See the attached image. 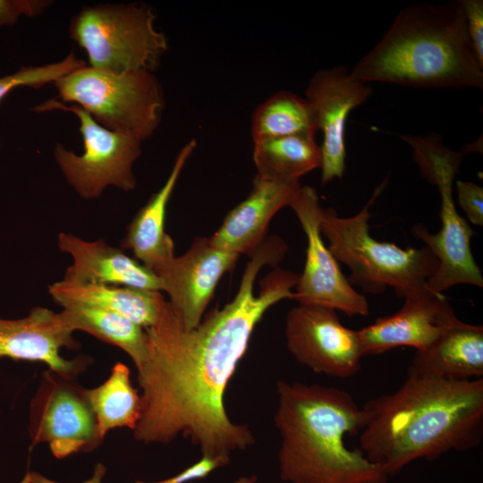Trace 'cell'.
<instances>
[{"label":"cell","mask_w":483,"mask_h":483,"mask_svg":"<svg viewBox=\"0 0 483 483\" xmlns=\"http://www.w3.org/2000/svg\"><path fill=\"white\" fill-rule=\"evenodd\" d=\"M360 451L389 477L411 462L472 449L483 438V378L408 373L394 393L361 407Z\"/></svg>","instance_id":"obj_2"},{"label":"cell","mask_w":483,"mask_h":483,"mask_svg":"<svg viewBox=\"0 0 483 483\" xmlns=\"http://www.w3.org/2000/svg\"><path fill=\"white\" fill-rule=\"evenodd\" d=\"M284 335L291 354L315 373L345 379L360 369L358 331L343 325L334 309L299 304L286 315Z\"/></svg>","instance_id":"obj_11"},{"label":"cell","mask_w":483,"mask_h":483,"mask_svg":"<svg viewBox=\"0 0 483 483\" xmlns=\"http://www.w3.org/2000/svg\"><path fill=\"white\" fill-rule=\"evenodd\" d=\"M61 110L75 114L83 140L82 155H76L57 143L54 157L72 189L84 199H97L108 186L123 191L136 188L133 165L141 155L139 139L99 123L80 106L50 98L35 106L38 113Z\"/></svg>","instance_id":"obj_8"},{"label":"cell","mask_w":483,"mask_h":483,"mask_svg":"<svg viewBox=\"0 0 483 483\" xmlns=\"http://www.w3.org/2000/svg\"><path fill=\"white\" fill-rule=\"evenodd\" d=\"M300 181H282L256 174L248 197L225 217L218 230L209 237L221 250L251 258L266 239L273 216L289 207L301 187Z\"/></svg>","instance_id":"obj_17"},{"label":"cell","mask_w":483,"mask_h":483,"mask_svg":"<svg viewBox=\"0 0 483 483\" xmlns=\"http://www.w3.org/2000/svg\"><path fill=\"white\" fill-rule=\"evenodd\" d=\"M408 373L454 381L483 378V326L457 318L430 346L416 351Z\"/></svg>","instance_id":"obj_20"},{"label":"cell","mask_w":483,"mask_h":483,"mask_svg":"<svg viewBox=\"0 0 483 483\" xmlns=\"http://www.w3.org/2000/svg\"><path fill=\"white\" fill-rule=\"evenodd\" d=\"M54 85L61 102L77 105L101 126L141 141L155 133L163 117L164 91L152 72L114 73L86 65Z\"/></svg>","instance_id":"obj_7"},{"label":"cell","mask_w":483,"mask_h":483,"mask_svg":"<svg viewBox=\"0 0 483 483\" xmlns=\"http://www.w3.org/2000/svg\"><path fill=\"white\" fill-rule=\"evenodd\" d=\"M63 318L74 332L84 331L98 340L114 345L133 361L135 368L145 353V329L129 318L97 307L66 303L62 305Z\"/></svg>","instance_id":"obj_23"},{"label":"cell","mask_w":483,"mask_h":483,"mask_svg":"<svg viewBox=\"0 0 483 483\" xmlns=\"http://www.w3.org/2000/svg\"><path fill=\"white\" fill-rule=\"evenodd\" d=\"M318 132L311 107L305 97L282 90L275 93L253 112L250 134L253 142L265 139Z\"/></svg>","instance_id":"obj_25"},{"label":"cell","mask_w":483,"mask_h":483,"mask_svg":"<svg viewBox=\"0 0 483 483\" xmlns=\"http://www.w3.org/2000/svg\"><path fill=\"white\" fill-rule=\"evenodd\" d=\"M458 204L475 225H483V188L475 182L458 180L455 182Z\"/></svg>","instance_id":"obj_28"},{"label":"cell","mask_w":483,"mask_h":483,"mask_svg":"<svg viewBox=\"0 0 483 483\" xmlns=\"http://www.w3.org/2000/svg\"><path fill=\"white\" fill-rule=\"evenodd\" d=\"M351 74L367 84L483 88V68L469 39L461 0L401 10Z\"/></svg>","instance_id":"obj_4"},{"label":"cell","mask_w":483,"mask_h":483,"mask_svg":"<svg viewBox=\"0 0 483 483\" xmlns=\"http://www.w3.org/2000/svg\"><path fill=\"white\" fill-rule=\"evenodd\" d=\"M88 396L102 440L112 429L135 428L140 415L141 401L139 391L131 384L128 366L116 362L101 385L88 389Z\"/></svg>","instance_id":"obj_24"},{"label":"cell","mask_w":483,"mask_h":483,"mask_svg":"<svg viewBox=\"0 0 483 483\" xmlns=\"http://www.w3.org/2000/svg\"><path fill=\"white\" fill-rule=\"evenodd\" d=\"M48 293L60 306L76 303L97 307L120 314L144 329L156 323L166 301L159 291L64 279L50 284Z\"/></svg>","instance_id":"obj_21"},{"label":"cell","mask_w":483,"mask_h":483,"mask_svg":"<svg viewBox=\"0 0 483 483\" xmlns=\"http://www.w3.org/2000/svg\"><path fill=\"white\" fill-rule=\"evenodd\" d=\"M372 88L343 66L318 71L305 90L318 131L323 132L321 184L342 179L345 171V125L348 115L367 101Z\"/></svg>","instance_id":"obj_12"},{"label":"cell","mask_w":483,"mask_h":483,"mask_svg":"<svg viewBox=\"0 0 483 483\" xmlns=\"http://www.w3.org/2000/svg\"><path fill=\"white\" fill-rule=\"evenodd\" d=\"M239 255L218 249L209 238H197L190 249L157 274L162 291L186 328L202 320L218 282L231 270Z\"/></svg>","instance_id":"obj_13"},{"label":"cell","mask_w":483,"mask_h":483,"mask_svg":"<svg viewBox=\"0 0 483 483\" xmlns=\"http://www.w3.org/2000/svg\"><path fill=\"white\" fill-rule=\"evenodd\" d=\"M453 182L437 186L441 196V229L431 233L422 224L412 227L413 236L422 241L437 260L434 274L426 283V288L435 293H444L458 284L483 286L481 269L470 249L474 231L456 210Z\"/></svg>","instance_id":"obj_16"},{"label":"cell","mask_w":483,"mask_h":483,"mask_svg":"<svg viewBox=\"0 0 483 483\" xmlns=\"http://www.w3.org/2000/svg\"><path fill=\"white\" fill-rule=\"evenodd\" d=\"M51 4L48 0H0V27L14 25L23 16H38Z\"/></svg>","instance_id":"obj_30"},{"label":"cell","mask_w":483,"mask_h":483,"mask_svg":"<svg viewBox=\"0 0 483 483\" xmlns=\"http://www.w3.org/2000/svg\"><path fill=\"white\" fill-rule=\"evenodd\" d=\"M155 21L146 4L85 5L72 18L69 35L85 51L92 69L153 72L168 50L167 38Z\"/></svg>","instance_id":"obj_6"},{"label":"cell","mask_w":483,"mask_h":483,"mask_svg":"<svg viewBox=\"0 0 483 483\" xmlns=\"http://www.w3.org/2000/svg\"><path fill=\"white\" fill-rule=\"evenodd\" d=\"M72 333L61 312L43 307L33 308L20 319L0 318V358L41 362L61 376L76 378L89 358L67 360L61 355L63 348H78Z\"/></svg>","instance_id":"obj_15"},{"label":"cell","mask_w":483,"mask_h":483,"mask_svg":"<svg viewBox=\"0 0 483 483\" xmlns=\"http://www.w3.org/2000/svg\"><path fill=\"white\" fill-rule=\"evenodd\" d=\"M106 471V468L102 463H97L95 466L93 476L81 483H101L102 479L104 478ZM21 483H60L57 481L51 480L38 472L29 471L25 474L24 478Z\"/></svg>","instance_id":"obj_32"},{"label":"cell","mask_w":483,"mask_h":483,"mask_svg":"<svg viewBox=\"0 0 483 483\" xmlns=\"http://www.w3.org/2000/svg\"><path fill=\"white\" fill-rule=\"evenodd\" d=\"M257 477L255 475L251 476H242L235 479L233 483H256Z\"/></svg>","instance_id":"obj_33"},{"label":"cell","mask_w":483,"mask_h":483,"mask_svg":"<svg viewBox=\"0 0 483 483\" xmlns=\"http://www.w3.org/2000/svg\"><path fill=\"white\" fill-rule=\"evenodd\" d=\"M229 462L230 459L202 455L199 461L171 478L154 482L137 480L134 483H188L204 479L215 470L227 466Z\"/></svg>","instance_id":"obj_31"},{"label":"cell","mask_w":483,"mask_h":483,"mask_svg":"<svg viewBox=\"0 0 483 483\" xmlns=\"http://www.w3.org/2000/svg\"><path fill=\"white\" fill-rule=\"evenodd\" d=\"M458 318L444 293L427 288L404 298L402 307L358 331L365 355L400 346L422 351L430 346Z\"/></svg>","instance_id":"obj_14"},{"label":"cell","mask_w":483,"mask_h":483,"mask_svg":"<svg viewBox=\"0 0 483 483\" xmlns=\"http://www.w3.org/2000/svg\"><path fill=\"white\" fill-rule=\"evenodd\" d=\"M253 143V162L258 175L300 181L304 174L320 168V147L313 136H285Z\"/></svg>","instance_id":"obj_22"},{"label":"cell","mask_w":483,"mask_h":483,"mask_svg":"<svg viewBox=\"0 0 483 483\" xmlns=\"http://www.w3.org/2000/svg\"><path fill=\"white\" fill-rule=\"evenodd\" d=\"M196 147L197 141L194 139L182 147L166 181L140 208L121 242L122 250H131L138 261L156 275L175 257L173 239L165 230L166 208L179 177Z\"/></svg>","instance_id":"obj_19"},{"label":"cell","mask_w":483,"mask_h":483,"mask_svg":"<svg viewBox=\"0 0 483 483\" xmlns=\"http://www.w3.org/2000/svg\"><path fill=\"white\" fill-rule=\"evenodd\" d=\"M86 65L85 61L77 58L73 53H71L64 59L56 63L39 66H22L13 73L0 77V103L16 88L39 89L48 83L54 84L63 76Z\"/></svg>","instance_id":"obj_27"},{"label":"cell","mask_w":483,"mask_h":483,"mask_svg":"<svg viewBox=\"0 0 483 483\" xmlns=\"http://www.w3.org/2000/svg\"><path fill=\"white\" fill-rule=\"evenodd\" d=\"M274 422L281 435L280 479L288 483H387L389 476L360 450L362 411L346 391L318 384H276Z\"/></svg>","instance_id":"obj_3"},{"label":"cell","mask_w":483,"mask_h":483,"mask_svg":"<svg viewBox=\"0 0 483 483\" xmlns=\"http://www.w3.org/2000/svg\"><path fill=\"white\" fill-rule=\"evenodd\" d=\"M289 207L307 237L305 265L298 276L293 299L299 304L324 306L347 316H368L369 305L365 295L350 284L322 239L324 208L316 189L301 186Z\"/></svg>","instance_id":"obj_10"},{"label":"cell","mask_w":483,"mask_h":483,"mask_svg":"<svg viewBox=\"0 0 483 483\" xmlns=\"http://www.w3.org/2000/svg\"><path fill=\"white\" fill-rule=\"evenodd\" d=\"M461 2L472 50L483 68V1L461 0Z\"/></svg>","instance_id":"obj_29"},{"label":"cell","mask_w":483,"mask_h":483,"mask_svg":"<svg viewBox=\"0 0 483 483\" xmlns=\"http://www.w3.org/2000/svg\"><path fill=\"white\" fill-rule=\"evenodd\" d=\"M30 432L32 445L47 443L52 454L64 459L90 452L100 438L88 389L48 369L31 401Z\"/></svg>","instance_id":"obj_9"},{"label":"cell","mask_w":483,"mask_h":483,"mask_svg":"<svg viewBox=\"0 0 483 483\" xmlns=\"http://www.w3.org/2000/svg\"><path fill=\"white\" fill-rule=\"evenodd\" d=\"M57 243L60 250L72 258L64 280L162 291L161 282L154 272L104 240L89 242L72 233H60Z\"/></svg>","instance_id":"obj_18"},{"label":"cell","mask_w":483,"mask_h":483,"mask_svg":"<svg viewBox=\"0 0 483 483\" xmlns=\"http://www.w3.org/2000/svg\"><path fill=\"white\" fill-rule=\"evenodd\" d=\"M400 138L413 149V158L423 177L436 187L453 182L462 161L463 152L454 151L443 143L435 132L426 137L401 135Z\"/></svg>","instance_id":"obj_26"},{"label":"cell","mask_w":483,"mask_h":483,"mask_svg":"<svg viewBox=\"0 0 483 483\" xmlns=\"http://www.w3.org/2000/svg\"><path fill=\"white\" fill-rule=\"evenodd\" d=\"M386 185V178L366 205L350 217L339 216L331 208H324L320 230L335 259L350 268L348 281L352 286L370 294H380L391 287L397 296L405 298L426 288L437 260L426 246L402 249L370 235L369 208Z\"/></svg>","instance_id":"obj_5"},{"label":"cell","mask_w":483,"mask_h":483,"mask_svg":"<svg viewBox=\"0 0 483 483\" xmlns=\"http://www.w3.org/2000/svg\"><path fill=\"white\" fill-rule=\"evenodd\" d=\"M286 251L282 238H266L247 263L233 299L194 328H186L165 301L156 323L145 329V353L136 367L141 390L132 430L137 441L168 444L182 436L202 455L225 459L255 444L250 428L228 417L224 396L257 324L275 303L294 298L299 275L281 268L261 279L254 292L260 269L277 266Z\"/></svg>","instance_id":"obj_1"}]
</instances>
